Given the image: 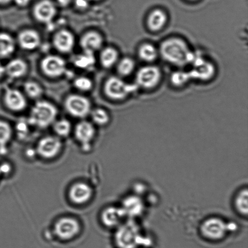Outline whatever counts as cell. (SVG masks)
Listing matches in <instances>:
<instances>
[{"label":"cell","mask_w":248,"mask_h":248,"mask_svg":"<svg viewBox=\"0 0 248 248\" xmlns=\"http://www.w3.org/2000/svg\"><path fill=\"white\" fill-rule=\"evenodd\" d=\"M160 53L165 61L179 66L193 63L195 57L187 44L179 38H169L163 41Z\"/></svg>","instance_id":"cell-1"},{"label":"cell","mask_w":248,"mask_h":248,"mask_svg":"<svg viewBox=\"0 0 248 248\" xmlns=\"http://www.w3.org/2000/svg\"><path fill=\"white\" fill-rule=\"evenodd\" d=\"M147 237L143 234L142 228L135 220L127 219L116 228L115 242L120 248H136L145 244Z\"/></svg>","instance_id":"cell-2"},{"label":"cell","mask_w":248,"mask_h":248,"mask_svg":"<svg viewBox=\"0 0 248 248\" xmlns=\"http://www.w3.org/2000/svg\"><path fill=\"white\" fill-rule=\"evenodd\" d=\"M58 116L56 106L50 102L40 101L31 109L29 123L40 128H46L53 125Z\"/></svg>","instance_id":"cell-3"},{"label":"cell","mask_w":248,"mask_h":248,"mask_svg":"<svg viewBox=\"0 0 248 248\" xmlns=\"http://www.w3.org/2000/svg\"><path fill=\"white\" fill-rule=\"evenodd\" d=\"M232 228L223 218L211 217L206 218L202 223L200 232L203 238L211 241H218L227 236Z\"/></svg>","instance_id":"cell-4"},{"label":"cell","mask_w":248,"mask_h":248,"mask_svg":"<svg viewBox=\"0 0 248 248\" xmlns=\"http://www.w3.org/2000/svg\"><path fill=\"white\" fill-rule=\"evenodd\" d=\"M137 87L136 85L126 83L120 78L111 77L104 85V92L108 98L121 100L132 93Z\"/></svg>","instance_id":"cell-5"},{"label":"cell","mask_w":248,"mask_h":248,"mask_svg":"<svg viewBox=\"0 0 248 248\" xmlns=\"http://www.w3.org/2000/svg\"><path fill=\"white\" fill-rule=\"evenodd\" d=\"M65 108L68 113L76 118H83L91 114V101L81 95L72 94L67 97L65 101Z\"/></svg>","instance_id":"cell-6"},{"label":"cell","mask_w":248,"mask_h":248,"mask_svg":"<svg viewBox=\"0 0 248 248\" xmlns=\"http://www.w3.org/2000/svg\"><path fill=\"white\" fill-rule=\"evenodd\" d=\"M62 147L60 138L57 136H46L39 141L36 152L46 159H52L59 154Z\"/></svg>","instance_id":"cell-7"},{"label":"cell","mask_w":248,"mask_h":248,"mask_svg":"<svg viewBox=\"0 0 248 248\" xmlns=\"http://www.w3.org/2000/svg\"><path fill=\"white\" fill-rule=\"evenodd\" d=\"M80 225L77 220L72 217L60 218L56 222L54 231L60 239L68 240L73 239L78 234Z\"/></svg>","instance_id":"cell-8"},{"label":"cell","mask_w":248,"mask_h":248,"mask_svg":"<svg viewBox=\"0 0 248 248\" xmlns=\"http://www.w3.org/2000/svg\"><path fill=\"white\" fill-rule=\"evenodd\" d=\"M161 79V72L156 66H148L141 68L136 75V83L138 86L145 89L153 88L159 83Z\"/></svg>","instance_id":"cell-9"},{"label":"cell","mask_w":248,"mask_h":248,"mask_svg":"<svg viewBox=\"0 0 248 248\" xmlns=\"http://www.w3.org/2000/svg\"><path fill=\"white\" fill-rule=\"evenodd\" d=\"M41 67L47 76L57 78L62 76L66 71V63L59 56L50 55L43 58Z\"/></svg>","instance_id":"cell-10"},{"label":"cell","mask_w":248,"mask_h":248,"mask_svg":"<svg viewBox=\"0 0 248 248\" xmlns=\"http://www.w3.org/2000/svg\"><path fill=\"white\" fill-rule=\"evenodd\" d=\"M75 136L78 142L81 143L84 151H89L91 142L95 136V128L93 124L87 121H81L75 128Z\"/></svg>","instance_id":"cell-11"},{"label":"cell","mask_w":248,"mask_h":248,"mask_svg":"<svg viewBox=\"0 0 248 248\" xmlns=\"http://www.w3.org/2000/svg\"><path fill=\"white\" fill-rule=\"evenodd\" d=\"M57 12L54 2L50 0H42L34 7L33 16L40 23L48 24L55 18Z\"/></svg>","instance_id":"cell-12"},{"label":"cell","mask_w":248,"mask_h":248,"mask_svg":"<svg viewBox=\"0 0 248 248\" xmlns=\"http://www.w3.org/2000/svg\"><path fill=\"white\" fill-rule=\"evenodd\" d=\"M126 216L122 207L109 206L101 215L102 222L109 228H117L126 220Z\"/></svg>","instance_id":"cell-13"},{"label":"cell","mask_w":248,"mask_h":248,"mask_svg":"<svg viewBox=\"0 0 248 248\" xmlns=\"http://www.w3.org/2000/svg\"><path fill=\"white\" fill-rule=\"evenodd\" d=\"M128 219L135 220L136 217L142 215L145 204L136 194L126 197L121 205Z\"/></svg>","instance_id":"cell-14"},{"label":"cell","mask_w":248,"mask_h":248,"mask_svg":"<svg viewBox=\"0 0 248 248\" xmlns=\"http://www.w3.org/2000/svg\"><path fill=\"white\" fill-rule=\"evenodd\" d=\"M192 63H193L194 68L189 72L191 79L208 80L211 79L215 73L213 65L206 62L201 56L197 57L195 55Z\"/></svg>","instance_id":"cell-15"},{"label":"cell","mask_w":248,"mask_h":248,"mask_svg":"<svg viewBox=\"0 0 248 248\" xmlns=\"http://www.w3.org/2000/svg\"><path fill=\"white\" fill-rule=\"evenodd\" d=\"M93 191L88 184L79 182L71 186L69 190V198L73 203L82 205L91 198Z\"/></svg>","instance_id":"cell-16"},{"label":"cell","mask_w":248,"mask_h":248,"mask_svg":"<svg viewBox=\"0 0 248 248\" xmlns=\"http://www.w3.org/2000/svg\"><path fill=\"white\" fill-rule=\"evenodd\" d=\"M4 101L7 108L14 112L23 111L27 106L26 97L17 89H7L5 92Z\"/></svg>","instance_id":"cell-17"},{"label":"cell","mask_w":248,"mask_h":248,"mask_svg":"<svg viewBox=\"0 0 248 248\" xmlns=\"http://www.w3.org/2000/svg\"><path fill=\"white\" fill-rule=\"evenodd\" d=\"M53 43L56 50L60 52L69 53L74 48L75 36L71 32L62 29L56 33Z\"/></svg>","instance_id":"cell-18"},{"label":"cell","mask_w":248,"mask_h":248,"mask_svg":"<svg viewBox=\"0 0 248 248\" xmlns=\"http://www.w3.org/2000/svg\"><path fill=\"white\" fill-rule=\"evenodd\" d=\"M84 52L94 53L100 50L103 45V38L100 33L94 31L89 32L82 36L80 40Z\"/></svg>","instance_id":"cell-19"},{"label":"cell","mask_w":248,"mask_h":248,"mask_svg":"<svg viewBox=\"0 0 248 248\" xmlns=\"http://www.w3.org/2000/svg\"><path fill=\"white\" fill-rule=\"evenodd\" d=\"M18 42L19 46L24 50H35L40 45V34L33 29H26L19 33L18 36Z\"/></svg>","instance_id":"cell-20"},{"label":"cell","mask_w":248,"mask_h":248,"mask_svg":"<svg viewBox=\"0 0 248 248\" xmlns=\"http://www.w3.org/2000/svg\"><path fill=\"white\" fill-rule=\"evenodd\" d=\"M233 205L238 215L247 218L248 214V190L247 187L240 189L235 194Z\"/></svg>","instance_id":"cell-21"},{"label":"cell","mask_w":248,"mask_h":248,"mask_svg":"<svg viewBox=\"0 0 248 248\" xmlns=\"http://www.w3.org/2000/svg\"><path fill=\"white\" fill-rule=\"evenodd\" d=\"M167 16L162 9H156L150 12L147 18V26L152 31H158L166 24Z\"/></svg>","instance_id":"cell-22"},{"label":"cell","mask_w":248,"mask_h":248,"mask_svg":"<svg viewBox=\"0 0 248 248\" xmlns=\"http://www.w3.org/2000/svg\"><path fill=\"white\" fill-rule=\"evenodd\" d=\"M4 68L5 73L12 79H18L23 77L28 69L27 63L19 58L11 60Z\"/></svg>","instance_id":"cell-23"},{"label":"cell","mask_w":248,"mask_h":248,"mask_svg":"<svg viewBox=\"0 0 248 248\" xmlns=\"http://www.w3.org/2000/svg\"><path fill=\"white\" fill-rule=\"evenodd\" d=\"M16 41L7 33H0V58L11 56L16 50Z\"/></svg>","instance_id":"cell-24"},{"label":"cell","mask_w":248,"mask_h":248,"mask_svg":"<svg viewBox=\"0 0 248 248\" xmlns=\"http://www.w3.org/2000/svg\"><path fill=\"white\" fill-rule=\"evenodd\" d=\"M118 52L115 48H106L102 51L100 55V61L104 67L108 69L113 67L118 62Z\"/></svg>","instance_id":"cell-25"},{"label":"cell","mask_w":248,"mask_h":248,"mask_svg":"<svg viewBox=\"0 0 248 248\" xmlns=\"http://www.w3.org/2000/svg\"><path fill=\"white\" fill-rule=\"evenodd\" d=\"M12 137V130L8 123L0 121V153L6 152V147Z\"/></svg>","instance_id":"cell-26"},{"label":"cell","mask_w":248,"mask_h":248,"mask_svg":"<svg viewBox=\"0 0 248 248\" xmlns=\"http://www.w3.org/2000/svg\"><path fill=\"white\" fill-rule=\"evenodd\" d=\"M139 56L146 62H153L156 59L158 51L154 45L151 43H144L139 49Z\"/></svg>","instance_id":"cell-27"},{"label":"cell","mask_w":248,"mask_h":248,"mask_svg":"<svg viewBox=\"0 0 248 248\" xmlns=\"http://www.w3.org/2000/svg\"><path fill=\"white\" fill-rule=\"evenodd\" d=\"M74 63L79 69H87L93 66L95 58L93 53L84 52L74 58Z\"/></svg>","instance_id":"cell-28"},{"label":"cell","mask_w":248,"mask_h":248,"mask_svg":"<svg viewBox=\"0 0 248 248\" xmlns=\"http://www.w3.org/2000/svg\"><path fill=\"white\" fill-rule=\"evenodd\" d=\"M53 131L58 137H67L72 131V125L66 119L56 120L53 124Z\"/></svg>","instance_id":"cell-29"},{"label":"cell","mask_w":248,"mask_h":248,"mask_svg":"<svg viewBox=\"0 0 248 248\" xmlns=\"http://www.w3.org/2000/svg\"><path fill=\"white\" fill-rule=\"evenodd\" d=\"M90 114H91L92 121L97 125L105 126L108 125L110 121L108 113L103 109H94V110L91 111Z\"/></svg>","instance_id":"cell-30"},{"label":"cell","mask_w":248,"mask_h":248,"mask_svg":"<svg viewBox=\"0 0 248 248\" xmlns=\"http://www.w3.org/2000/svg\"><path fill=\"white\" fill-rule=\"evenodd\" d=\"M135 63L131 58L125 57L118 63V71L122 76H128L133 72Z\"/></svg>","instance_id":"cell-31"},{"label":"cell","mask_w":248,"mask_h":248,"mask_svg":"<svg viewBox=\"0 0 248 248\" xmlns=\"http://www.w3.org/2000/svg\"><path fill=\"white\" fill-rule=\"evenodd\" d=\"M24 88L26 94L31 99H38L43 94L42 87L35 82H26L24 84Z\"/></svg>","instance_id":"cell-32"},{"label":"cell","mask_w":248,"mask_h":248,"mask_svg":"<svg viewBox=\"0 0 248 248\" xmlns=\"http://www.w3.org/2000/svg\"><path fill=\"white\" fill-rule=\"evenodd\" d=\"M190 79L191 78L189 73L183 71L175 72L171 77L172 83L177 86H182Z\"/></svg>","instance_id":"cell-33"},{"label":"cell","mask_w":248,"mask_h":248,"mask_svg":"<svg viewBox=\"0 0 248 248\" xmlns=\"http://www.w3.org/2000/svg\"><path fill=\"white\" fill-rule=\"evenodd\" d=\"M74 86L81 91H89L93 87V83L86 77H79L75 80Z\"/></svg>","instance_id":"cell-34"},{"label":"cell","mask_w":248,"mask_h":248,"mask_svg":"<svg viewBox=\"0 0 248 248\" xmlns=\"http://www.w3.org/2000/svg\"><path fill=\"white\" fill-rule=\"evenodd\" d=\"M28 123L25 121H19L16 126L19 136H26L28 132Z\"/></svg>","instance_id":"cell-35"},{"label":"cell","mask_w":248,"mask_h":248,"mask_svg":"<svg viewBox=\"0 0 248 248\" xmlns=\"http://www.w3.org/2000/svg\"><path fill=\"white\" fill-rule=\"evenodd\" d=\"M75 6L78 9L84 10L88 7L89 0H75Z\"/></svg>","instance_id":"cell-36"},{"label":"cell","mask_w":248,"mask_h":248,"mask_svg":"<svg viewBox=\"0 0 248 248\" xmlns=\"http://www.w3.org/2000/svg\"><path fill=\"white\" fill-rule=\"evenodd\" d=\"M31 0H13L17 6L21 7H25L28 6V4L30 2Z\"/></svg>","instance_id":"cell-37"},{"label":"cell","mask_w":248,"mask_h":248,"mask_svg":"<svg viewBox=\"0 0 248 248\" xmlns=\"http://www.w3.org/2000/svg\"><path fill=\"white\" fill-rule=\"evenodd\" d=\"M10 166L8 164H3L0 166V171H1V174H7L10 172Z\"/></svg>","instance_id":"cell-38"},{"label":"cell","mask_w":248,"mask_h":248,"mask_svg":"<svg viewBox=\"0 0 248 248\" xmlns=\"http://www.w3.org/2000/svg\"><path fill=\"white\" fill-rule=\"evenodd\" d=\"M72 0H57V3L62 7H66L69 5Z\"/></svg>","instance_id":"cell-39"},{"label":"cell","mask_w":248,"mask_h":248,"mask_svg":"<svg viewBox=\"0 0 248 248\" xmlns=\"http://www.w3.org/2000/svg\"><path fill=\"white\" fill-rule=\"evenodd\" d=\"M5 73V68L1 63H0V77H1Z\"/></svg>","instance_id":"cell-40"},{"label":"cell","mask_w":248,"mask_h":248,"mask_svg":"<svg viewBox=\"0 0 248 248\" xmlns=\"http://www.w3.org/2000/svg\"><path fill=\"white\" fill-rule=\"evenodd\" d=\"M13 1V0H0V4H7Z\"/></svg>","instance_id":"cell-41"},{"label":"cell","mask_w":248,"mask_h":248,"mask_svg":"<svg viewBox=\"0 0 248 248\" xmlns=\"http://www.w3.org/2000/svg\"><path fill=\"white\" fill-rule=\"evenodd\" d=\"M1 175H2V174H1V171H0V177H1Z\"/></svg>","instance_id":"cell-42"},{"label":"cell","mask_w":248,"mask_h":248,"mask_svg":"<svg viewBox=\"0 0 248 248\" xmlns=\"http://www.w3.org/2000/svg\"><path fill=\"white\" fill-rule=\"evenodd\" d=\"M93 1H98V0H93Z\"/></svg>","instance_id":"cell-43"},{"label":"cell","mask_w":248,"mask_h":248,"mask_svg":"<svg viewBox=\"0 0 248 248\" xmlns=\"http://www.w3.org/2000/svg\"><path fill=\"white\" fill-rule=\"evenodd\" d=\"M191 1H194V0H191Z\"/></svg>","instance_id":"cell-44"}]
</instances>
